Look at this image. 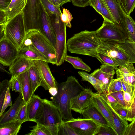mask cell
<instances>
[{
  "label": "cell",
  "mask_w": 135,
  "mask_h": 135,
  "mask_svg": "<svg viewBox=\"0 0 135 135\" xmlns=\"http://www.w3.org/2000/svg\"><path fill=\"white\" fill-rule=\"evenodd\" d=\"M85 89L78 80L72 76L68 77L65 81L57 83V92L51 98V101L58 109L63 120L67 121L73 118L71 100Z\"/></svg>",
  "instance_id": "cell-1"
},
{
  "label": "cell",
  "mask_w": 135,
  "mask_h": 135,
  "mask_svg": "<svg viewBox=\"0 0 135 135\" xmlns=\"http://www.w3.org/2000/svg\"><path fill=\"white\" fill-rule=\"evenodd\" d=\"M100 44L96 31H81L74 34L67 41L68 50L70 52L95 57L97 49Z\"/></svg>",
  "instance_id": "cell-2"
},
{
  "label": "cell",
  "mask_w": 135,
  "mask_h": 135,
  "mask_svg": "<svg viewBox=\"0 0 135 135\" xmlns=\"http://www.w3.org/2000/svg\"><path fill=\"white\" fill-rule=\"evenodd\" d=\"M63 121L58 108L45 99L33 122L47 127L51 135H58L59 126Z\"/></svg>",
  "instance_id": "cell-3"
},
{
  "label": "cell",
  "mask_w": 135,
  "mask_h": 135,
  "mask_svg": "<svg viewBox=\"0 0 135 135\" xmlns=\"http://www.w3.org/2000/svg\"><path fill=\"white\" fill-rule=\"evenodd\" d=\"M55 32L56 37L55 48L56 63L59 66L64 63L67 55L66 27L67 24L61 20L60 16L52 14H48Z\"/></svg>",
  "instance_id": "cell-4"
},
{
  "label": "cell",
  "mask_w": 135,
  "mask_h": 135,
  "mask_svg": "<svg viewBox=\"0 0 135 135\" xmlns=\"http://www.w3.org/2000/svg\"><path fill=\"white\" fill-rule=\"evenodd\" d=\"M29 45L34 46L50 60L51 64L56 65L55 47L51 41L40 31L31 30L26 33L22 46Z\"/></svg>",
  "instance_id": "cell-5"
},
{
  "label": "cell",
  "mask_w": 135,
  "mask_h": 135,
  "mask_svg": "<svg viewBox=\"0 0 135 135\" xmlns=\"http://www.w3.org/2000/svg\"><path fill=\"white\" fill-rule=\"evenodd\" d=\"M26 34L22 12L7 22L5 26L3 37L18 49L22 46Z\"/></svg>",
  "instance_id": "cell-6"
},
{
  "label": "cell",
  "mask_w": 135,
  "mask_h": 135,
  "mask_svg": "<svg viewBox=\"0 0 135 135\" xmlns=\"http://www.w3.org/2000/svg\"><path fill=\"white\" fill-rule=\"evenodd\" d=\"M41 0H27L23 13L26 33L36 30L41 31L40 12Z\"/></svg>",
  "instance_id": "cell-7"
},
{
  "label": "cell",
  "mask_w": 135,
  "mask_h": 135,
  "mask_svg": "<svg viewBox=\"0 0 135 135\" xmlns=\"http://www.w3.org/2000/svg\"><path fill=\"white\" fill-rule=\"evenodd\" d=\"M96 31L100 40L119 44L124 42L127 39L124 31L117 25L104 20Z\"/></svg>",
  "instance_id": "cell-8"
},
{
  "label": "cell",
  "mask_w": 135,
  "mask_h": 135,
  "mask_svg": "<svg viewBox=\"0 0 135 135\" xmlns=\"http://www.w3.org/2000/svg\"><path fill=\"white\" fill-rule=\"evenodd\" d=\"M100 40V45L97 50L98 52L112 58L116 62L118 66L129 63L128 55L120 47L119 44Z\"/></svg>",
  "instance_id": "cell-9"
},
{
  "label": "cell",
  "mask_w": 135,
  "mask_h": 135,
  "mask_svg": "<svg viewBox=\"0 0 135 135\" xmlns=\"http://www.w3.org/2000/svg\"><path fill=\"white\" fill-rule=\"evenodd\" d=\"M64 122L78 135H96L100 126L93 120L86 118H73Z\"/></svg>",
  "instance_id": "cell-10"
},
{
  "label": "cell",
  "mask_w": 135,
  "mask_h": 135,
  "mask_svg": "<svg viewBox=\"0 0 135 135\" xmlns=\"http://www.w3.org/2000/svg\"><path fill=\"white\" fill-rule=\"evenodd\" d=\"M18 51V49L6 38L0 39V64L9 66L17 58Z\"/></svg>",
  "instance_id": "cell-11"
},
{
  "label": "cell",
  "mask_w": 135,
  "mask_h": 135,
  "mask_svg": "<svg viewBox=\"0 0 135 135\" xmlns=\"http://www.w3.org/2000/svg\"><path fill=\"white\" fill-rule=\"evenodd\" d=\"M34 65L38 70L42 81L40 86L46 90L51 88H57V83L53 76L48 63L44 61L34 60Z\"/></svg>",
  "instance_id": "cell-12"
},
{
  "label": "cell",
  "mask_w": 135,
  "mask_h": 135,
  "mask_svg": "<svg viewBox=\"0 0 135 135\" xmlns=\"http://www.w3.org/2000/svg\"><path fill=\"white\" fill-rule=\"evenodd\" d=\"M95 93L90 88L85 89L79 95L71 100V110L81 114L82 112L92 103L93 97Z\"/></svg>",
  "instance_id": "cell-13"
},
{
  "label": "cell",
  "mask_w": 135,
  "mask_h": 135,
  "mask_svg": "<svg viewBox=\"0 0 135 135\" xmlns=\"http://www.w3.org/2000/svg\"><path fill=\"white\" fill-rule=\"evenodd\" d=\"M104 105L111 114L113 120L115 131L117 135H124L129 124L128 120L122 117L112 108L108 102L105 94H99Z\"/></svg>",
  "instance_id": "cell-14"
},
{
  "label": "cell",
  "mask_w": 135,
  "mask_h": 135,
  "mask_svg": "<svg viewBox=\"0 0 135 135\" xmlns=\"http://www.w3.org/2000/svg\"><path fill=\"white\" fill-rule=\"evenodd\" d=\"M41 31L55 47L56 37L49 16L41 3L40 12Z\"/></svg>",
  "instance_id": "cell-15"
},
{
  "label": "cell",
  "mask_w": 135,
  "mask_h": 135,
  "mask_svg": "<svg viewBox=\"0 0 135 135\" xmlns=\"http://www.w3.org/2000/svg\"><path fill=\"white\" fill-rule=\"evenodd\" d=\"M24 102L22 94L20 93L9 109L0 116V125L17 120L18 113Z\"/></svg>",
  "instance_id": "cell-16"
},
{
  "label": "cell",
  "mask_w": 135,
  "mask_h": 135,
  "mask_svg": "<svg viewBox=\"0 0 135 135\" xmlns=\"http://www.w3.org/2000/svg\"><path fill=\"white\" fill-rule=\"evenodd\" d=\"M104 0L108 7L117 24L124 32L125 17L124 11L121 7L120 3L117 0Z\"/></svg>",
  "instance_id": "cell-17"
},
{
  "label": "cell",
  "mask_w": 135,
  "mask_h": 135,
  "mask_svg": "<svg viewBox=\"0 0 135 135\" xmlns=\"http://www.w3.org/2000/svg\"><path fill=\"white\" fill-rule=\"evenodd\" d=\"M18 57L24 58L33 61L40 60L51 63V61L32 45L22 46L18 49Z\"/></svg>",
  "instance_id": "cell-18"
},
{
  "label": "cell",
  "mask_w": 135,
  "mask_h": 135,
  "mask_svg": "<svg viewBox=\"0 0 135 135\" xmlns=\"http://www.w3.org/2000/svg\"><path fill=\"white\" fill-rule=\"evenodd\" d=\"M34 64L33 60L18 57L9 66V70L12 77H17L26 72Z\"/></svg>",
  "instance_id": "cell-19"
},
{
  "label": "cell",
  "mask_w": 135,
  "mask_h": 135,
  "mask_svg": "<svg viewBox=\"0 0 135 135\" xmlns=\"http://www.w3.org/2000/svg\"><path fill=\"white\" fill-rule=\"evenodd\" d=\"M81 114L85 118L91 119L100 126L110 127L106 119L92 102L82 112Z\"/></svg>",
  "instance_id": "cell-20"
},
{
  "label": "cell",
  "mask_w": 135,
  "mask_h": 135,
  "mask_svg": "<svg viewBox=\"0 0 135 135\" xmlns=\"http://www.w3.org/2000/svg\"><path fill=\"white\" fill-rule=\"evenodd\" d=\"M43 101L38 95L33 94L27 104V121L33 122Z\"/></svg>",
  "instance_id": "cell-21"
},
{
  "label": "cell",
  "mask_w": 135,
  "mask_h": 135,
  "mask_svg": "<svg viewBox=\"0 0 135 135\" xmlns=\"http://www.w3.org/2000/svg\"><path fill=\"white\" fill-rule=\"evenodd\" d=\"M17 78L20 84L23 100L27 104L33 94L27 71L18 75Z\"/></svg>",
  "instance_id": "cell-22"
},
{
  "label": "cell",
  "mask_w": 135,
  "mask_h": 135,
  "mask_svg": "<svg viewBox=\"0 0 135 135\" xmlns=\"http://www.w3.org/2000/svg\"><path fill=\"white\" fill-rule=\"evenodd\" d=\"M27 0H12L7 8L4 10L7 22L22 12Z\"/></svg>",
  "instance_id": "cell-23"
},
{
  "label": "cell",
  "mask_w": 135,
  "mask_h": 135,
  "mask_svg": "<svg viewBox=\"0 0 135 135\" xmlns=\"http://www.w3.org/2000/svg\"><path fill=\"white\" fill-rule=\"evenodd\" d=\"M92 102L106 119L110 127L115 131L112 115L104 103L99 94H95L93 97Z\"/></svg>",
  "instance_id": "cell-24"
},
{
  "label": "cell",
  "mask_w": 135,
  "mask_h": 135,
  "mask_svg": "<svg viewBox=\"0 0 135 135\" xmlns=\"http://www.w3.org/2000/svg\"><path fill=\"white\" fill-rule=\"evenodd\" d=\"M115 73H107L102 71L100 69L95 70L91 74L94 77L100 81L102 83L103 93L108 94V86Z\"/></svg>",
  "instance_id": "cell-25"
},
{
  "label": "cell",
  "mask_w": 135,
  "mask_h": 135,
  "mask_svg": "<svg viewBox=\"0 0 135 135\" xmlns=\"http://www.w3.org/2000/svg\"><path fill=\"white\" fill-rule=\"evenodd\" d=\"M22 124L16 120L0 125V135H16L21 129Z\"/></svg>",
  "instance_id": "cell-26"
},
{
  "label": "cell",
  "mask_w": 135,
  "mask_h": 135,
  "mask_svg": "<svg viewBox=\"0 0 135 135\" xmlns=\"http://www.w3.org/2000/svg\"><path fill=\"white\" fill-rule=\"evenodd\" d=\"M124 14L125 20L124 32L128 41L135 43V21L130 15L124 12Z\"/></svg>",
  "instance_id": "cell-27"
},
{
  "label": "cell",
  "mask_w": 135,
  "mask_h": 135,
  "mask_svg": "<svg viewBox=\"0 0 135 135\" xmlns=\"http://www.w3.org/2000/svg\"><path fill=\"white\" fill-rule=\"evenodd\" d=\"M33 94L37 89L40 86L42 81L39 72L34 65L27 71Z\"/></svg>",
  "instance_id": "cell-28"
},
{
  "label": "cell",
  "mask_w": 135,
  "mask_h": 135,
  "mask_svg": "<svg viewBox=\"0 0 135 135\" xmlns=\"http://www.w3.org/2000/svg\"><path fill=\"white\" fill-rule=\"evenodd\" d=\"M78 74L81 76L82 80L87 81L90 83L99 94L103 93L102 83L91 74H89L83 71H78Z\"/></svg>",
  "instance_id": "cell-29"
},
{
  "label": "cell",
  "mask_w": 135,
  "mask_h": 135,
  "mask_svg": "<svg viewBox=\"0 0 135 135\" xmlns=\"http://www.w3.org/2000/svg\"><path fill=\"white\" fill-rule=\"evenodd\" d=\"M65 61L70 63L75 69L82 70L88 72L91 71L90 67L78 57L67 55L65 58Z\"/></svg>",
  "instance_id": "cell-30"
},
{
  "label": "cell",
  "mask_w": 135,
  "mask_h": 135,
  "mask_svg": "<svg viewBox=\"0 0 135 135\" xmlns=\"http://www.w3.org/2000/svg\"><path fill=\"white\" fill-rule=\"evenodd\" d=\"M119 44L128 55L129 62L135 63V43L130 42L127 39L124 42Z\"/></svg>",
  "instance_id": "cell-31"
},
{
  "label": "cell",
  "mask_w": 135,
  "mask_h": 135,
  "mask_svg": "<svg viewBox=\"0 0 135 135\" xmlns=\"http://www.w3.org/2000/svg\"><path fill=\"white\" fill-rule=\"evenodd\" d=\"M32 129L27 135H51L49 128L46 127L38 123L31 127Z\"/></svg>",
  "instance_id": "cell-32"
},
{
  "label": "cell",
  "mask_w": 135,
  "mask_h": 135,
  "mask_svg": "<svg viewBox=\"0 0 135 135\" xmlns=\"http://www.w3.org/2000/svg\"><path fill=\"white\" fill-rule=\"evenodd\" d=\"M41 3L48 14H52L61 16L62 14L60 7H58L49 0H41Z\"/></svg>",
  "instance_id": "cell-33"
},
{
  "label": "cell",
  "mask_w": 135,
  "mask_h": 135,
  "mask_svg": "<svg viewBox=\"0 0 135 135\" xmlns=\"http://www.w3.org/2000/svg\"><path fill=\"white\" fill-rule=\"evenodd\" d=\"M100 1L101 4L100 15L104 18V20L107 22L117 25L104 0H100Z\"/></svg>",
  "instance_id": "cell-34"
},
{
  "label": "cell",
  "mask_w": 135,
  "mask_h": 135,
  "mask_svg": "<svg viewBox=\"0 0 135 135\" xmlns=\"http://www.w3.org/2000/svg\"><path fill=\"white\" fill-rule=\"evenodd\" d=\"M96 58L102 65H107L112 66L114 68L115 70L118 68L115 61L112 58L107 55L97 52Z\"/></svg>",
  "instance_id": "cell-35"
},
{
  "label": "cell",
  "mask_w": 135,
  "mask_h": 135,
  "mask_svg": "<svg viewBox=\"0 0 135 135\" xmlns=\"http://www.w3.org/2000/svg\"><path fill=\"white\" fill-rule=\"evenodd\" d=\"M121 91H123L121 78H117L116 79H113L108 86V94Z\"/></svg>",
  "instance_id": "cell-36"
},
{
  "label": "cell",
  "mask_w": 135,
  "mask_h": 135,
  "mask_svg": "<svg viewBox=\"0 0 135 135\" xmlns=\"http://www.w3.org/2000/svg\"><path fill=\"white\" fill-rule=\"evenodd\" d=\"M9 88V81L5 79L0 84V111L2 109L8 88Z\"/></svg>",
  "instance_id": "cell-37"
},
{
  "label": "cell",
  "mask_w": 135,
  "mask_h": 135,
  "mask_svg": "<svg viewBox=\"0 0 135 135\" xmlns=\"http://www.w3.org/2000/svg\"><path fill=\"white\" fill-rule=\"evenodd\" d=\"M64 121L59 126L58 135H78L71 128L64 123Z\"/></svg>",
  "instance_id": "cell-38"
},
{
  "label": "cell",
  "mask_w": 135,
  "mask_h": 135,
  "mask_svg": "<svg viewBox=\"0 0 135 135\" xmlns=\"http://www.w3.org/2000/svg\"><path fill=\"white\" fill-rule=\"evenodd\" d=\"M60 18L61 21L67 24L68 27L69 28L71 27V22L73 18L68 10L65 8H63L62 13L60 16Z\"/></svg>",
  "instance_id": "cell-39"
},
{
  "label": "cell",
  "mask_w": 135,
  "mask_h": 135,
  "mask_svg": "<svg viewBox=\"0 0 135 135\" xmlns=\"http://www.w3.org/2000/svg\"><path fill=\"white\" fill-rule=\"evenodd\" d=\"M9 88L12 91L22 93L21 89L20 82L17 77H11L9 80Z\"/></svg>",
  "instance_id": "cell-40"
},
{
  "label": "cell",
  "mask_w": 135,
  "mask_h": 135,
  "mask_svg": "<svg viewBox=\"0 0 135 135\" xmlns=\"http://www.w3.org/2000/svg\"><path fill=\"white\" fill-rule=\"evenodd\" d=\"M27 104L24 102L18 113L17 120L22 124L27 121Z\"/></svg>",
  "instance_id": "cell-41"
},
{
  "label": "cell",
  "mask_w": 135,
  "mask_h": 135,
  "mask_svg": "<svg viewBox=\"0 0 135 135\" xmlns=\"http://www.w3.org/2000/svg\"><path fill=\"white\" fill-rule=\"evenodd\" d=\"M10 89L8 88L4 100L2 109L0 111V116L4 112L6 109L9 106L12 105L11 98L10 93Z\"/></svg>",
  "instance_id": "cell-42"
},
{
  "label": "cell",
  "mask_w": 135,
  "mask_h": 135,
  "mask_svg": "<svg viewBox=\"0 0 135 135\" xmlns=\"http://www.w3.org/2000/svg\"><path fill=\"white\" fill-rule=\"evenodd\" d=\"M122 7L126 13L130 15L135 8V0H127Z\"/></svg>",
  "instance_id": "cell-43"
},
{
  "label": "cell",
  "mask_w": 135,
  "mask_h": 135,
  "mask_svg": "<svg viewBox=\"0 0 135 135\" xmlns=\"http://www.w3.org/2000/svg\"><path fill=\"white\" fill-rule=\"evenodd\" d=\"M112 107L119 115L127 120L128 109L126 107L119 104H116Z\"/></svg>",
  "instance_id": "cell-44"
},
{
  "label": "cell",
  "mask_w": 135,
  "mask_h": 135,
  "mask_svg": "<svg viewBox=\"0 0 135 135\" xmlns=\"http://www.w3.org/2000/svg\"><path fill=\"white\" fill-rule=\"evenodd\" d=\"M96 135H117L115 131L111 127L100 126Z\"/></svg>",
  "instance_id": "cell-45"
},
{
  "label": "cell",
  "mask_w": 135,
  "mask_h": 135,
  "mask_svg": "<svg viewBox=\"0 0 135 135\" xmlns=\"http://www.w3.org/2000/svg\"><path fill=\"white\" fill-rule=\"evenodd\" d=\"M116 99L118 104L126 107L124 99L123 91H119L110 93Z\"/></svg>",
  "instance_id": "cell-46"
},
{
  "label": "cell",
  "mask_w": 135,
  "mask_h": 135,
  "mask_svg": "<svg viewBox=\"0 0 135 135\" xmlns=\"http://www.w3.org/2000/svg\"><path fill=\"white\" fill-rule=\"evenodd\" d=\"M118 69L121 72L126 74L131 73L135 70L133 63L129 62L119 66Z\"/></svg>",
  "instance_id": "cell-47"
},
{
  "label": "cell",
  "mask_w": 135,
  "mask_h": 135,
  "mask_svg": "<svg viewBox=\"0 0 135 135\" xmlns=\"http://www.w3.org/2000/svg\"><path fill=\"white\" fill-rule=\"evenodd\" d=\"M135 117V90L133 96V101L131 108L128 109L127 115V120L132 122Z\"/></svg>",
  "instance_id": "cell-48"
},
{
  "label": "cell",
  "mask_w": 135,
  "mask_h": 135,
  "mask_svg": "<svg viewBox=\"0 0 135 135\" xmlns=\"http://www.w3.org/2000/svg\"><path fill=\"white\" fill-rule=\"evenodd\" d=\"M124 99L126 108L128 109L131 107L133 101V98L129 93L123 91Z\"/></svg>",
  "instance_id": "cell-49"
},
{
  "label": "cell",
  "mask_w": 135,
  "mask_h": 135,
  "mask_svg": "<svg viewBox=\"0 0 135 135\" xmlns=\"http://www.w3.org/2000/svg\"><path fill=\"white\" fill-rule=\"evenodd\" d=\"M89 6L93 7L97 12L100 15L101 4L100 0H91Z\"/></svg>",
  "instance_id": "cell-50"
},
{
  "label": "cell",
  "mask_w": 135,
  "mask_h": 135,
  "mask_svg": "<svg viewBox=\"0 0 135 135\" xmlns=\"http://www.w3.org/2000/svg\"><path fill=\"white\" fill-rule=\"evenodd\" d=\"M73 4L76 7H84L89 6L91 0H71Z\"/></svg>",
  "instance_id": "cell-51"
},
{
  "label": "cell",
  "mask_w": 135,
  "mask_h": 135,
  "mask_svg": "<svg viewBox=\"0 0 135 135\" xmlns=\"http://www.w3.org/2000/svg\"><path fill=\"white\" fill-rule=\"evenodd\" d=\"M124 135H135V119L128 125Z\"/></svg>",
  "instance_id": "cell-52"
},
{
  "label": "cell",
  "mask_w": 135,
  "mask_h": 135,
  "mask_svg": "<svg viewBox=\"0 0 135 135\" xmlns=\"http://www.w3.org/2000/svg\"><path fill=\"white\" fill-rule=\"evenodd\" d=\"M7 22L6 16L4 10H0V25H5Z\"/></svg>",
  "instance_id": "cell-53"
},
{
  "label": "cell",
  "mask_w": 135,
  "mask_h": 135,
  "mask_svg": "<svg viewBox=\"0 0 135 135\" xmlns=\"http://www.w3.org/2000/svg\"><path fill=\"white\" fill-rule=\"evenodd\" d=\"M12 0H0V10H4L8 6Z\"/></svg>",
  "instance_id": "cell-54"
},
{
  "label": "cell",
  "mask_w": 135,
  "mask_h": 135,
  "mask_svg": "<svg viewBox=\"0 0 135 135\" xmlns=\"http://www.w3.org/2000/svg\"><path fill=\"white\" fill-rule=\"evenodd\" d=\"M105 95L108 102L112 107L116 104H118L115 98L112 95L109 94H105Z\"/></svg>",
  "instance_id": "cell-55"
},
{
  "label": "cell",
  "mask_w": 135,
  "mask_h": 135,
  "mask_svg": "<svg viewBox=\"0 0 135 135\" xmlns=\"http://www.w3.org/2000/svg\"><path fill=\"white\" fill-rule=\"evenodd\" d=\"M51 3L56 6L60 7L65 3L62 0H49Z\"/></svg>",
  "instance_id": "cell-56"
},
{
  "label": "cell",
  "mask_w": 135,
  "mask_h": 135,
  "mask_svg": "<svg viewBox=\"0 0 135 135\" xmlns=\"http://www.w3.org/2000/svg\"><path fill=\"white\" fill-rule=\"evenodd\" d=\"M50 94L53 96H55L57 92V88H51L49 90Z\"/></svg>",
  "instance_id": "cell-57"
},
{
  "label": "cell",
  "mask_w": 135,
  "mask_h": 135,
  "mask_svg": "<svg viewBox=\"0 0 135 135\" xmlns=\"http://www.w3.org/2000/svg\"><path fill=\"white\" fill-rule=\"evenodd\" d=\"M3 65L1 64H0V70L2 71L6 72L11 74L10 72H9L6 70L4 67L2 66Z\"/></svg>",
  "instance_id": "cell-58"
},
{
  "label": "cell",
  "mask_w": 135,
  "mask_h": 135,
  "mask_svg": "<svg viewBox=\"0 0 135 135\" xmlns=\"http://www.w3.org/2000/svg\"><path fill=\"white\" fill-rule=\"evenodd\" d=\"M127 0H122V3L120 4L121 6L122 7H123L125 2H126Z\"/></svg>",
  "instance_id": "cell-59"
},
{
  "label": "cell",
  "mask_w": 135,
  "mask_h": 135,
  "mask_svg": "<svg viewBox=\"0 0 135 135\" xmlns=\"http://www.w3.org/2000/svg\"><path fill=\"white\" fill-rule=\"evenodd\" d=\"M64 1L65 3H66L68 2H71V0H62Z\"/></svg>",
  "instance_id": "cell-60"
},
{
  "label": "cell",
  "mask_w": 135,
  "mask_h": 135,
  "mask_svg": "<svg viewBox=\"0 0 135 135\" xmlns=\"http://www.w3.org/2000/svg\"><path fill=\"white\" fill-rule=\"evenodd\" d=\"M120 3V4H121L122 3V0H117Z\"/></svg>",
  "instance_id": "cell-61"
},
{
  "label": "cell",
  "mask_w": 135,
  "mask_h": 135,
  "mask_svg": "<svg viewBox=\"0 0 135 135\" xmlns=\"http://www.w3.org/2000/svg\"><path fill=\"white\" fill-rule=\"evenodd\" d=\"M134 72H135V70H134Z\"/></svg>",
  "instance_id": "cell-62"
},
{
  "label": "cell",
  "mask_w": 135,
  "mask_h": 135,
  "mask_svg": "<svg viewBox=\"0 0 135 135\" xmlns=\"http://www.w3.org/2000/svg\"><path fill=\"white\" fill-rule=\"evenodd\" d=\"M134 119H135V118H134Z\"/></svg>",
  "instance_id": "cell-63"
}]
</instances>
